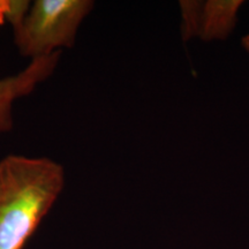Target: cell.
<instances>
[{
  "mask_svg": "<svg viewBox=\"0 0 249 249\" xmlns=\"http://www.w3.org/2000/svg\"><path fill=\"white\" fill-rule=\"evenodd\" d=\"M66 172L48 157L0 160V249H23L64 191Z\"/></svg>",
  "mask_w": 249,
  "mask_h": 249,
  "instance_id": "obj_1",
  "label": "cell"
},
{
  "mask_svg": "<svg viewBox=\"0 0 249 249\" xmlns=\"http://www.w3.org/2000/svg\"><path fill=\"white\" fill-rule=\"evenodd\" d=\"M91 0H36L12 24L18 53L30 60L61 52L75 44L77 31L92 11Z\"/></svg>",
  "mask_w": 249,
  "mask_h": 249,
  "instance_id": "obj_2",
  "label": "cell"
},
{
  "mask_svg": "<svg viewBox=\"0 0 249 249\" xmlns=\"http://www.w3.org/2000/svg\"><path fill=\"white\" fill-rule=\"evenodd\" d=\"M182 36L200 37L205 42L225 39L236 23L242 1H181Z\"/></svg>",
  "mask_w": 249,
  "mask_h": 249,
  "instance_id": "obj_3",
  "label": "cell"
},
{
  "mask_svg": "<svg viewBox=\"0 0 249 249\" xmlns=\"http://www.w3.org/2000/svg\"><path fill=\"white\" fill-rule=\"evenodd\" d=\"M61 52L30 60L26 68L14 75L0 79V135L13 129V107L18 99L35 91L40 83L54 73Z\"/></svg>",
  "mask_w": 249,
  "mask_h": 249,
  "instance_id": "obj_4",
  "label": "cell"
},
{
  "mask_svg": "<svg viewBox=\"0 0 249 249\" xmlns=\"http://www.w3.org/2000/svg\"><path fill=\"white\" fill-rule=\"evenodd\" d=\"M11 6V0H0V26L4 24Z\"/></svg>",
  "mask_w": 249,
  "mask_h": 249,
  "instance_id": "obj_5",
  "label": "cell"
},
{
  "mask_svg": "<svg viewBox=\"0 0 249 249\" xmlns=\"http://www.w3.org/2000/svg\"><path fill=\"white\" fill-rule=\"evenodd\" d=\"M242 46L247 50V52H249V35L245 36L244 38H242Z\"/></svg>",
  "mask_w": 249,
  "mask_h": 249,
  "instance_id": "obj_6",
  "label": "cell"
}]
</instances>
